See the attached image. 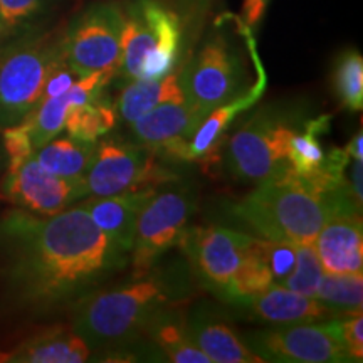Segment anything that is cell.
<instances>
[{"instance_id":"obj_1","label":"cell","mask_w":363,"mask_h":363,"mask_svg":"<svg viewBox=\"0 0 363 363\" xmlns=\"http://www.w3.org/2000/svg\"><path fill=\"white\" fill-rule=\"evenodd\" d=\"M130 264L83 203L52 216L13 208L0 216V291L9 310L40 320L69 311Z\"/></svg>"},{"instance_id":"obj_2","label":"cell","mask_w":363,"mask_h":363,"mask_svg":"<svg viewBox=\"0 0 363 363\" xmlns=\"http://www.w3.org/2000/svg\"><path fill=\"white\" fill-rule=\"evenodd\" d=\"M190 291V278L180 266L155 264L147 276L128 284L84 294L69 310V326L88 345L91 357H101L140 342L153 315L182 305Z\"/></svg>"},{"instance_id":"obj_3","label":"cell","mask_w":363,"mask_h":363,"mask_svg":"<svg viewBox=\"0 0 363 363\" xmlns=\"http://www.w3.org/2000/svg\"><path fill=\"white\" fill-rule=\"evenodd\" d=\"M252 235L276 242L313 244L330 217L362 214L348 190L318 195L289 169L256 185L229 208Z\"/></svg>"},{"instance_id":"obj_4","label":"cell","mask_w":363,"mask_h":363,"mask_svg":"<svg viewBox=\"0 0 363 363\" xmlns=\"http://www.w3.org/2000/svg\"><path fill=\"white\" fill-rule=\"evenodd\" d=\"M123 16L116 76L125 81L155 79L174 71L182 44L179 16L158 0H130Z\"/></svg>"},{"instance_id":"obj_5","label":"cell","mask_w":363,"mask_h":363,"mask_svg":"<svg viewBox=\"0 0 363 363\" xmlns=\"http://www.w3.org/2000/svg\"><path fill=\"white\" fill-rule=\"evenodd\" d=\"M244 54L238 40L224 29L207 38L179 74L185 103L201 121L220 104L244 93Z\"/></svg>"},{"instance_id":"obj_6","label":"cell","mask_w":363,"mask_h":363,"mask_svg":"<svg viewBox=\"0 0 363 363\" xmlns=\"http://www.w3.org/2000/svg\"><path fill=\"white\" fill-rule=\"evenodd\" d=\"M65 61L62 35L17 45L0 61V130L22 123L43 99L51 72Z\"/></svg>"},{"instance_id":"obj_7","label":"cell","mask_w":363,"mask_h":363,"mask_svg":"<svg viewBox=\"0 0 363 363\" xmlns=\"http://www.w3.org/2000/svg\"><path fill=\"white\" fill-rule=\"evenodd\" d=\"M296 130L281 111L259 110L229 140L225 153L229 174L254 185L283 175L289 170V140Z\"/></svg>"},{"instance_id":"obj_8","label":"cell","mask_w":363,"mask_h":363,"mask_svg":"<svg viewBox=\"0 0 363 363\" xmlns=\"http://www.w3.org/2000/svg\"><path fill=\"white\" fill-rule=\"evenodd\" d=\"M195 211L197 194L190 187H172L153 194L136 222L128 264L131 279L147 276L163 254L179 244Z\"/></svg>"},{"instance_id":"obj_9","label":"cell","mask_w":363,"mask_h":363,"mask_svg":"<svg viewBox=\"0 0 363 363\" xmlns=\"http://www.w3.org/2000/svg\"><path fill=\"white\" fill-rule=\"evenodd\" d=\"M123 6L116 2L94 4L74 17L62 34V52L78 78L116 67L121 56Z\"/></svg>"},{"instance_id":"obj_10","label":"cell","mask_w":363,"mask_h":363,"mask_svg":"<svg viewBox=\"0 0 363 363\" xmlns=\"http://www.w3.org/2000/svg\"><path fill=\"white\" fill-rule=\"evenodd\" d=\"M170 180H177V175L158 165L152 150L120 136L98 140L93 162L84 174L88 195L93 197H108Z\"/></svg>"},{"instance_id":"obj_11","label":"cell","mask_w":363,"mask_h":363,"mask_svg":"<svg viewBox=\"0 0 363 363\" xmlns=\"http://www.w3.org/2000/svg\"><path fill=\"white\" fill-rule=\"evenodd\" d=\"M251 234L227 227H187L177 246L184 249L192 274L222 303H229L230 281Z\"/></svg>"},{"instance_id":"obj_12","label":"cell","mask_w":363,"mask_h":363,"mask_svg":"<svg viewBox=\"0 0 363 363\" xmlns=\"http://www.w3.org/2000/svg\"><path fill=\"white\" fill-rule=\"evenodd\" d=\"M242 340L262 362L353 363L331 330L330 320L251 331Z\"/></svg>"},{"instance_id":"obj_13","label":"cell","mask_w":363,"mask_h":363,"mask_svg":"<svg viewBox=\"0 0 363 363\" xmlns=\"http://www.w3.org/2000/svg\"><path fill=\"white\" fill-rule=\"evenodd\" d=\"M88 195L84 177L66 179L39 165L34 155L17 170L7 172L2 197L13 206L40 216H52Z\"/></svg>"},{"instance_id":"obj_14","label":"cell","mask_w":363,"mask_h":363,"mask_svg":"<svg viewBox=\"0 0 363 363\" xmlns=\"http://www.w3.org/2000/svg\"><path fill=\"white\" fill-rule=\"evenodd\" d=\"M189 338L212 363H262L244 340L233 330L224 316L207 303L185 313Z\"/></svg>"},{"instance_id":"obj_15","label":"cell","mask_w":363,"mask_h":363,"mask_svg":"<svg viewBox=\"0 0 363 363\" xmlns=\"http://www.w3.org/2000/svg\"><path fill=\"white\" fill-rule=\"evenodd\" d=\"M266 88L267 76L264 67L259 65L256 69V81L251 86H247L244 93L208 113L192 138L185 145L180 162H201L208 165V163L217 160L222 136L225 135V131L230 128L233 121L240 113L249 111L254 104L259 101Z\"/></svg>"},{"instance_id":"obj_16","label":"cell","mask_w":363,"mask_h":363,"mask_svg":"<svg viewBox=\"0 0 363 363\" xmlns=\"http://www.w3.org/2000/svg\"><path fill=\"white\" fill-rule=\"evenodd\" d=\"M240 306L246 308L247 315L254 320L276 326L320 323L348 315L326 306L316 298L294 293L281 284H271Z\"/></svg>"},{"instance_id":"obj_17","label":"cell","mask_w":363,"mask_h":363,"mask_svg":"<svg viewBox=\"0 0 363 363\" xmlns=\"http://www.w3.org/2000/svg\"><path fill=\"white\" fill-rule=\"evenodd\" d=\"M155 192L157 190L153 187H145L108 195V197H93L84 201L83 207L98 229L111 242L130 254L133 247L136 222L143 207Z\"/></svg>"},{"instance_id":"obj_18","label":"cell","mask_w":363,"mask_h":363,"mask_svg":"<svg viewBox=\"0 0 363 363\" xmlns=\"http://www.w3.org/2000/svg\"><path fill=\"white\" fill-rule=\"evenodd\" d=\"M315 249L325 272L348 274L363 269L362 214L330 217L315 239Z\"/></svg>"},{"instance_id":"obj_19","label":"cell","mask_w":363,"mask_h":363,"mask_svg":"<svg viewBox=\"0 0 363 363\" xmlns=\"http://www.w3.org/2000/svg\"><path fill=\"white\" fill-rule=\"evenodd\" d=\"M182 305L162 308L145 326L142 342L155 362L212 363L189 338Z\"/></svg>"},{"instance_id":"obj_20","label":"cell","mask_w":363,"mask_h":363,"mask_svg":"<svg viewBox=\"0 0 363 363\" xmlns=\"http://www.w3.org/2000/svg\"><path fill=\"white\" fill-rule=\"evenodd\" d=\"M201 123L184 98L174 99L158 104L130 123V142L155 150L174 140H190Z\"/></svg>"},{"instance_id":"obj_21","label":"cell","mask_w":363,"mask_h":363,"mask_svg":"<svg viewBox=\"0 0 363 363\" xmlns=\"http://www.w3.org/2000/svg\"><path fill=\"white\" fill-rule=\"evenodd\" d=\"M89 360V347L71 326L45 330L4 355V362L12 363H84Z\"/></svg>"},{"instance_id":"obj_22","label":"cell","mask_w":363,"mask_h":363,"mask_svg":"<svg viewBox=\"0 0 363 363\" xmlns=\"http://www.w3.org/2000/svg\"><path fill=\"white\" fill-rule=\"evenodd\" d=\"M182 98L184 91L179 83V74L172 71L162 78L128 81L115 106L118 118L125 125H130L158 104Z\"/></svg>"},{"instance_id":"obj_23","label":"cell","mask_w":363,"mask_h":363,"mask_svg":"<svg viewBox=\"0 0 363 363\" xmlns=\"http://www.w3.org/2000/svg\"><path fill=\"white\" fill-rule=\"evenodd\" d=\"M98 142H84L72 136H56L44 147L35 150L34 158L43 169L54 175L76 179L84 177L93 162Z\"/></svg>"},{"instance_id":"obj_24","label":"cell","mask_w":363,"mask_h":363,"mask_svg":"<svg viewBox=\"0 0 363 363\" xmlns=\"http://www.w3.org/2000/svg\"><path fill=\"white\" fill-rule=\"evenodd\" d=\"M104 91L88 103L69 106L65 120L67 135L84 142H98L115 128L118 123L116 106Z\"/></svg>"},{"instance_id":"obj_25","label":"cell","mask_w":363,"mask_h":363,"mask_svg":"<svg viewBox=\"0 0 363 363\" xmlns=\"http://www.w3.org/2000/svg\"><path fill=\"white\" fill-rule=\"evenodd\" d=\"M274 284L267 262L262 256L261 239L251 234L247 246L244 247L242 257L230 281L229 305L240 306L256 294L264 291Z\"/></svg>"},{"instance_id":"obj_26","label":"cell","mask_w":363,"mask_h":363,"mask_svg":"<svg viewBox=\"0 0 363 363\" xmlns=\"http://www.w3.org/2000/svg\"><path fill=\"white\" fill-rule=\"evenodd\" d=\"M331 116L320 115L308 120L303 131L296 130L289 140L288 165L299 179H308L315 174L325 158L326 150L321 147L320 138L330 131Z\"/></svg>"},{"instance_id":"obj_27","label":"cell","mask_w":363,"mask_h":363,"mask_svg":"<svg viewBox=\"0 0 363 363\" xmlns=\"http://www.w3.org/2000/svg\"><path fill=\"white\" fill-rule=\"evenodd\" d=\"M333 91L343 110L357 113L363 108V59L355 49H348L333 67Z\"/></svg>"},{"instance_id":"obj_28","label":"cell","mask_w":363,"mask_h":363,"mask_svg":"<svg viewBox=\"0 0 363 363\" xmlns=\"http://www.w3.org/2000/svg\"><path fill=\"white\" fill-rule=\"evenodd\" d=\"M326 306L342 313L358 311L363 308V272L330 274L325 272L315 296Z\"/></svg>"},{"instance_id":"obj_29","label":"cell","mask_w":363,"mask_h":363,"mask_svg":"<svg viewBox=\"0 0 363 363\" xmlns=\"http://www.w3.org/2000/svg\"><path fill=\"white\" fill-rule=\"evenodd\" d=\"M69 106V99L66 98V94L51 99H43L35 106V110L26 118L24 123L29 130L34 150L44 147L45 143L59 136L61 131H65V120Z\"/></svg>"},{"instance_id":"obj_30","label":"cell","mask_w":363,"mask_h":363,"mask_svg":"<svg viewBox=\"0 0 363 363\" xmlns=\"http://www.w3.org/2000/svg\"><path fill=\"white\" fill-rule=\"evenodd\" d=\"M323 274L325 271L316 254L315 244H299L296 246V261H294L291 274L281 283V286L294 293L315 298Z\"/></svg>"},{"instance_id":"obj_31","label":"cell","mask_w":363,"mask_h":363,"mask_svg":"<svg viewBox=\"0 0 363 363\" xmlns=\"http://www.w3.org/2000/svg\"><path fill=\"white\" fill-rule=\"evenodd\" d=\"M48 0H0V38L19 30L43 11Z\"/></svg>"},{"instance_id":"obj_32","label":"cell","mask_w":363,"mask_h":363,"mask_svg":"<svg viewBox=\"0 0 363 363\" xmlns=\"http://www.w3.org/2000/svg\"><path fill=\"white\" fill-rule=\"evenodd\" d=\"M331 330L335 331L340 343L350 355L352 362L363 360V315L362 310L348 313L342 318L330 320Z\"/></svg>"},{"instance_id":"obj_33","label":"cell","mask_w":363,"mask_h":363,"mask_svg":"<svg viewBox=\"0 0 363 363\" xmlns=\"http://www.w3.org/2000/svg\"><path fill=\"white\" fill-rule=\"evenodd\" d=\"M261 239V238H259ZM262 256L269 267L274 284H281L291 274L294 261H296V246L286 242H276V240L261 239Z\"/></svg>"},{"instance_id":"obj_34","label":"cell","mask_w":363,"mask_h":363,"mask_svg":"<svg viewBox=\"0 0 363 363\" xmlns=\"http://www.w3.org/2000/svg\"><path fill=\"white\" fill-rule=\"evenodd\" d=\"M4 133V148H6L9 157V172L17 170L26 160L34 155L35 150L30 142L29 130L27 125L22 123L11 126V128L2 130Z\"/></svg>"},{"instance_id":"obj_35","label":"cell","mask_w":363,"mask_h":363,"mask_svg":"<svg viewBox=\"0 0 363 363\" xmlns=\"http://www.w3.org/2000/svg\"><path fill=\"white\" fill-rule=\"evenodd\" d=\"M76 79H78V76H76V72L72 71L69 66H67V62L65 59V61H62L61 65H59L56 69L51 72V76H49L48 81H45V86L43 91V99L62 96V94H65L66 91L71 88L72 83H74ZM43 99H40V101H43Z\"/></svg>"},{"instance_id":"obj_36","label":"cell","mask_w":363,"mask_h":363,"mask_svg":"<svg viewBox=\"0 0 363 363\" xmlns=\"http://www.w3.org/2000/svg\"><path fill=\"white\" fill-rule=\"evenodd\" d=\"M269 2L271 0H244L240 21H242L251 30L257 29V26L261 24V21L264 19Z\"/></svg>"},{"instance_id":"obj_37","label":"cell","mask_w":363,"mask_h":363,"mask_svg":"<svg viewBox=\"0 0 363 363\" xmlns=\"http://www.w3.org/2000/svg\"><path fill=\"white\" fill-rule=\"evenodd\" d=\"M350 174L347 177V185L350 190L353 201L357 202L358 207L363 206V160H355L350 158Z\"/></svg>"},{"instance_id":"obj_38","label":"cell","mask_w":363,"mask_h":363,"mask_svg":"<svg viewBox=\"0 0 363 363\" xmlns=\"http://www.w3.org/2000/svg\"><path fill=\"white\" fill-rule=\"evenodd\" d=\"M347 153L350 155V158H355V160H363V131L358 130L353 138L350 140V143L345 147Z\"/></svg>"},{"instance_id":"obj_39","label":"cell","mask_w":363,"mask_h":363,"mask_svg":"<svg viewBox=\"0 0 363 363\" xmlns=\"http://www.w3.org/2000/svg\"><path fill=\"white\" fill-rule=\"evenodd\" d=\"M0 362H4V355H2V353H0Z\"/></svg>"}]
</instances>
